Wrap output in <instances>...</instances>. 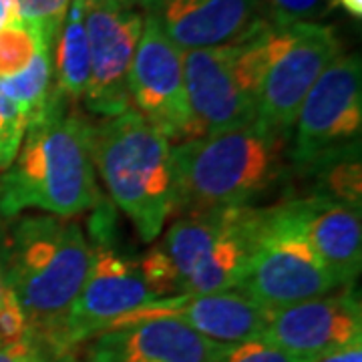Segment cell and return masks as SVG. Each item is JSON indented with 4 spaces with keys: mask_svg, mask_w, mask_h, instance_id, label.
I'll use <instances>...</instances> for the list:
<instances>
[{
    "mask_svg": "<svg viewBox=\"0 0 362 362\" xmlns=\"http://www.w3.org/2000/svg\"><path fill=\"white\" fill-rule=\"evenodd\" d=\"M300 199L312 250L338 290L354 288L362 266L361 207L318 195H300Z\"/></svg>",
    "mask_w": 362,
    "mask_h": 362,
    "instance_id": "cell-17",
    "label": "cell"
},
{
    "mask_svg": "<svg viewBox=\"0 0 362 362\" xmlns=\"http://www.w3.org/2000/svg\"><path fill=\"white\" fill-rule=\"evenodd\" d=\"M290 149L298 177L328 159L361 149L362 66L358 54H338L312 85L294 123Z\"/></svg>",
    "mask_w": 362,
    "mask_h": 362,
    "instance_id": "cell-8",
    "label": "cell"
},
{
    "mask_svg": "<svg viewBox=\"0 0 362 362\" xmlns=\"http://www.w3.org/2000/svg\"><path fill=\"white\" fill-rule=\"evenodd\" d=\"M52 61L51 49H42L35 54L25 71L8 78H0L4 95L13 101L26 119V125L42 113L51 99Z\"/></svg>",
    "mask_w": 362,
    "mask_h": 362,
    "instance_id": "cell-19",
    "label": "cell"
},
{
    "mask_svg": "<svg viewBox=\"0 0 362 362\" xmlns=\"http://www.w3.org/2000/svg\"><path fill=\"white\" fill-rule=\"evenodd\" d=\"M337 6H342L354 18L362 16V0H337Z\"/></svg>",
    "mask_w": 362,
    "mask_h": 362,
    "instance_id": "cell-28",
    "label": "cell"
},
{
    "mask_svg": "<svg viewBox=\"0 0 362 362\" xmlns=\"http://www.w3.org/2000/svg\"><path fill=\"white\" fill-rule=\"evenodd\" d=\"M90 258L93 247L77 221L26 216L11 228L0 274L25 312L28 337L52 349L87 280Z\"/></svg>",
    "mask_w": 362,
    "mask_h": 362,
    "instance_id": "cell-2",
    "label": "cell"
},
{
    "mask_svg": "<svg viewBox=\"0 0 362 362\" xmlns=\"http://www.w3.org/2000/svg\"><path fill=\"white\" fill-rule=\"evenodd\" d=\"M232 346L173 318H145L89 338L69 354V362H221Z\"/></svg>",
    "mask_w": 362,
    "mask_h": 362,
    "instance_id": "cell-14",
    "label": "cell"
},
{
    "mask_svg": "<svg viewBox=\"0 0 362 362\" xmlns=\"http://www.w3.org/2000/svg\"><path fill=\"white\" fill-rule=\"evenodd\" d=\"M26 119L23 111L4 95L0 87V169H6L14 161L25 139Z\"/></svg>",
    "mask_w": 362,
    "mask_h": 362,
    "instance_id": "cell-22",
    "label": "cell"
},
{
    "mask_svg": "<svg viewBox=\"0 0 362 362\" xmlns=\"http://www.w3.org/2000/svg\"><path fill=\"white\" fill-rule=\"evenodd\" d=\"M314 362H362V344H354V346H349V349L326 354V356Z\"/></svg>",
    "mask_w": 362,
    "mask_h": 362,
    "instance_id": "cell-27",
    "label": "cell"
},
{
    "mask_svg": "<svg viewBox=\"0 0 362 362\" xmlns=\"http://www.w3.org/2000/svg\"><path fill=\"white\" fill-rule=\"evenodd\" d=\"M262 209L223 207L175 220L141 259L157 298L211 294L242 284L256 244Z\"/></svg>",
    "mask_w": 362,
    "mask_h": 362,
    "instance_id": "cell-4",
    "label": "cell"
},
{
    "mask_svg": "<svg viewBox=\"0 0 362 362\" xmlns=\"http://www.w3.org/2000/svg\"><path fill=\"white\" fill-rule=\"evenodd\" d=\"M318 361V358H316ZM221 362H314L312 358H304L282 349H276L262 340H250L233 344L226 358Z\"/></svg>",
    "mask_w": 362,
    "mask_h": 362,
    "instance_id": "cell-24",
    "label": "cell"
},
{
    "mask_svg": "<svg viewBox=\"0 0 362 362\" xmlns=\"http://www.w3.org/2000/svg\"><path fill=\"white\" fill-rule=\"evenodd\" d=\"M90 123L66 111L65 95L52 89L37 119L26 125L14 161L0 175V216L40 209L75 218L99 202L89 143Z\"/></svg>",
    "mask_w": 362,
    "mask_h": 362,
    "instance_id": "cell-1",
    "label": "cell"
},
{
    "mask_svg": "<svg viewBox=\"0 0 362 362\" xmlns=\"http://www.w3.org/2000/svg\"><path fill=\"white\" fill-rule=\"evenodd\" d=\"M90 77V52L85 26V0H71L57 47V90L78 99Z\"/></svg>",
    "mask_w": 362,
    "mask_h": 362,
    "instance_id": "cell-18",
    "label": "cell"
},
{
    "mask_svg": "<svg viewBox=\"0 0 362 362\" xmlns=\"http://www.w3.org/2000/svg\"><path fill=\"white\" fill-rule=\"evenodd\" d=\"M337 8V0H270V25L314 23Z\"/></svg>",
    "mask_w": 362,
    "mask_h": 362,
    "instance_id": "cell-23",
    "label": "cell"
},
{
    "mask_svg": "<svg viewBox=\"0 0 362 362\" xmlns=\"http://www.w3.org/2000/svg\"><path fill=\"white\" fill-rule=\"evenodd\" d=\"M14 4L18 18L37 26L52 42L63 26L71 0H14Z\"/></svg>",
    "mask_w": 362,
    "mask_h": 362,
    "instance_id": "cell-21",
    "label": "cell"
},
{
    "mask_svg": "<svg viewBox=\"0 0 362 362\" xmlns=\"http://www.w3.org/2000/svg\"><path fill=\"white\" fill-rule=\"evenodd\" d=\"M28 334L25 312L16 302L14 294L4 286V294L0 302V346L18 342Z\"/></svg>",
    "mask_w": 362,
    "mask_h": 362,
    "instance_id": "cell-25",
    "label": "cell"
},
{
    "mask_svg": "<svg viewBox=\"0 0 362 362\" xmlns=\"http://www.w3.org/2000/svg\"><path fill=\"white\" fill-rule=\"evenodd\" d=\"M262 342L304 358L362 344V306L354 288L270 310Z\"/></svg>",
    "mask_w": 362,
    "mask_h": 362,
    "instance_id": "cell-13",
    "label": "cell"
},
{
    "mask_svg": "<svg viewBox=\"0 0 362 362\" xmlns=\"http://www.w3.org/2000/svg\"><path fill=\"white\" fill-rule=\"evenodd\" d=\"M268 316V308L259 306L256 300L235 288L211 294H180L161 298L149 306H143L139 310L123 316L117 324L135 322L145 318H173L209 340L223 344H240L259 340Z\"/></svg>",
    "mask_w": 362,
    "mask_h": 362,
    "instance_id": "cell-15",
    "label": "cell"
},
{
    "mask_svg": "<svg viewBox=\"0 0 362 362\" xmlns=\"http://www.w3.org/2000/svg\"><path fill=\"white\" fill-rule=\"evenodd\" d=\"M338 54L340 40L332 26H272L270 61L259 87L256 123L290 137L312 85Z\"/></svg>",
    "mask_w": 362,
    "mask_h": 362,
    "instance_id": "cell-9",
    "label": "cell"
},
{
    "mask_svg": "<svg viewBox=\"0 0 362 362\" xmlns=\"http://www.w3.org/2000/svg\"><path fill=\"white\" fill-rule=\"evenodd\" d=\"M143 8L180 51L230 45L262 23L258 0H149Z\"/></svg>",
    "mask_w": 362,
    "mask_h": 362,
    "instance_id": "cell-16",
    "label": "cell"
},
{
    "mask_svg": "<svg viewBox=\"0 0 362 362\" xmlns=\"http://www.w3.org/2000/svg\"><path fill=\"white\" fill-rule=\"evenodd\" d=\"M2 294H4V280H2V274H0V302H2Z\"/></svg>",
    "mask_w": 362,
    "mask_h": 362,
    "instance_id": "cell-29",
    "label": "cell"
},
{
    "mask_svg": "<svg viewBox=\"0 0 362 362\" xmlns=\"http://www.w3.org/2000/svg\"><path fill=\"white\" fill-rule=\"evenodd\" d=\"M270 51L272 25L266 21L230 45L183 51L194 137L238 129L256 121Z\"/></svg>",
    "mask_w": 362,
    "mask_h": 362,
    "instance_id": "cell-6",
    "label": "cell"
},
{
    "mask_svg": "<svg viewBox=\"0 0 362 362\" xmlns=\"http://www.w3.org/2000/svg\"><path fill=\"white\" fill-rule=\"evenodd\" d=\"M52 42L37 26L16 18L0 28V78H8L25 71L35 54L51 49Z\"/></svg>",
    "mask_w": 362,
    "mask_h": 362,
    "instance_id": "cell-20",
    "label": "cell"
},
{
    "mask_svg": "<svg viewBox=\"0 0 362 362\" xmlns=\"http://www.w3.org/2000/svg\"><path fill=\"white\" fill-rule=\"evenodd\" d=\"M131 109L169 141L194 137L192 113L183 78V51L163 33L151 14L145 16L141 39L127 78Z\"/></svg>",
    "mask_w": 362,
    "mask_h": 362,
    "instance_id": "cell-12",
    "label": "cell"
},
{
    "mask_svg": "<svg viewBox=\"0 0 362 362\" xmlns=\"http://www.w3.org/2000/svg\"><path fill=\"white\" fill-rule=\"evenodd\" d=\"M288 139L254 121L171 145V216L250 206L280 180Z\"/></svg>",
    "mask_w": 362,
    "mask_h": 362,
    "instance_id": "cell-3",
    "label": "cell"
},
{
    "mask_svg": "<svg viewBox=\"0 0 362 362\" xmlns=\"http://www.w3.org/2000/svg\"><path fill=\"white\" fill-rule=\"evenodd\" d=\"M90 247L93 258L87 280L51 349L59 356L71 354L78 344L109 330L123 316L161 300L149 290L139 262L103 242Z\"/></svg>",
    "mask_w": 362,
    "mask_h": 362,
    "instance_id": "cell-10",
    "label": "cell"
},
{
    "mask_svg": "<svg viewBox=\"0 0 362 362\" xmlns=\"http://www.w3.org/2000/svg\"><path fill=\"white\" fill-rule=\"evenodd\" d=\"M89 143L111 199L143 242H156L171 216V141L129 107L90 125Z\"/></svg>",
    "mask_w": 362,
    "mask_h": 362,
    "instance_id": "cell-5",
    "label": "cell"
},
{
    "mask_svg": "<svg viewBox=\"0 0 362 362\" xmlns=\"http://www.w3.org/2000/svg\"><path fill=\"white\" fill-rule=\"evenodd\" d=\"M143 25L133 0H85L90 77L83 99L90 113L107 119L131 107L127 78Z\"/></svg>",
    "mask_w": 362,
    "mask_h": 362,
    "instance_id": "cell-11",
    "label": "cell"
},
{
    "mask_svg": "<svg viewBox=\"0 0 362 362\" xmlns=\"http://www.w3.org/2000/svg\"><path fill=\"white\" fill-rule=\"evenodd\" d=\"M0 362H69V354L59 356L40 340L26 334L18 342L0 346Z\"/></svg>",
    "mask_w": 362,
    "mask_h": 362,
    "instance_id": "cell-26",
    "label": "cell"
},
{
    "mask_svg": "<svg viewBox=\"0 0 362 362\" xmlns=\"http://www.w3.org/2000/svg\"><path fill=\"white\" fill-rule=\"evenodd\" d=\"M137 2H139V4L143 6V4H145V2H149V0H137Z\"/></svg>",
    "mask_w": 362,
    "mask_h": 362,
    "instance_id": "cell-30",
    "label": "cell"
},
{
    "mask_svg": "<svg viewBox=\"0 0 362 362\" xmlns=\"http://www.w3.org/2000/svg\"><path fill=\"white\" fill-rule=\"evenodd\" d=\"M238 290L268 310L337 292L308 242L300 197L262 209L256 244Z\"/></svg>",
    "mask_w": 362,
    "mask_h": 362,
    "instance_id": "cell-7",
    "label": "cell"
}]
</instances>
